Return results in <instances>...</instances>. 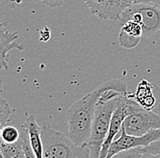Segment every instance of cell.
I'll use <instances>...</instances> for the list:
<instances>
[{
  "mask_svg": "<svg viewBox=\"0 0 160 158\" xmlns=\"http://www.w3.org/2000/svg\"><path fill=\"white\" fill-rule=\"evenodd\" d=\"M143 150L144 153H148L158 158H160V139L152 142L147 146H144Z\"/></svg>",
  "mask_w": 160,
  "mask_h": 158,
  "instance_id": "e0dca14e",
  "label": "cell"
},
{
  "mask_svg": "<svg viewBox=\"0 0 160 158\" xmlns=\"http://www.w3.org/2000/svg\"><path fill=\"white\" fill-rule=\"evenodd\" d=\"M41 1H43L45 4L48 5L52 7H58L62 5L64 0H41Z\"/></svg>",
  "mask_w": 160,
  "mask_h": 158,
  "instance_id": "d6986e66",
  "label": "cell"
},
{
  "mask_svg": "<svg viewBox=\"0 0 160 158\" xmlns=\"http://www.w3.org/2000/svg\"><path fill=\"white\" fill-rule=\"evenodd\" d=\"M51 37V33H50V30L48 29V27H44V29L41 30L40 32V39L41 41H44V42H47L48 41V39Z\"/></svg>",
  "mask_w": 160,
  "mask_h": 158,
  "instance_id": "ac0fdd59",
  "label": "cell"
},
{
  "mask_svg": "<svg viewBox=\"0 0 160 158\" xmlns=\"http://www.w3.org/2000/svg\"><path fill=\"white\" fill-rule=\"evenodd\" d=\"M127 134L141 136L153 129L160 128V116L138 106L124 121Z\"/></svg>",
  "mask_w": 160,
  "mask_h": 158,
  "instance_id": "5b68a950",
  "label": "cell"
},
{
  "mask_svg": "<svg viewBox=\"0 0 160 158\" xmlns=\"http://www.w3.org/2000/svg\"><path fill=\"white\" fill-rule=\"evenodd\" d=\"M1 141L6 144H15L20 139L21 132L16 126L6 125L1 127Z\"/></svg>",
  "mask_w": 160,
  "mask_h": 158,
  "instance_id": "7c38bea8",
  "label": "cell"
},
{
  "mask_svg": "<svg viewBox=\"0 0 160 158\" xmlns=\"http://www.w3.org/2000/svg\"><path fill=\"white\" fill-rule=\"evenodd\" d=\"M141 158H158L157 156L151 155V154H148V153H144V155L141 156Z\"/></svg>",
  "mask_w": 160,
  "mask_h": 158,
  "instance_id": "ffe728a7",
  "label": "cell"
},
{
  "mask_svg": "<svg viewBox=\"0 0 160 158\" xmlns=\"http://www.w3.org/2000/svg\"><path fill=\"white\" fill-rule=\"evenodd\" d=\"M24 126L28 130L29 137L30 146L33 149L36 157L44 158L43 155V141H42V128L38 124L36 117L34 116H28Z\"/></svg>",
  "mask_w": 160,
  "mask_h": 158,
  "instance_id": "30bf717a",
  "label": "cell"
},
{
  "mask_svg": "<svg viewBox=\"0 0 160 158\" xmlns=\"http://www.w3.org/2000/svg\"><path fill=\"white\" fill-rule=\"evenodd\" d=\"M18 37V33H11L7 29H5V27L3 24L0 26V45H1V54H0V68L1 69L8 70V65L7 61L8 54L11 49H19L23 50V46L16 42V40Z\"/></svg>",
  "mask_w": 160,
  "mask_h": 158,
  "instance_id": "ba28073f",
  "label": "cell"
},
{
  "mask_svg": "<svg viewBox=\"0 0 160 158\" xmlns=\"http://www.w3.org/2000/svg\"><path fill=\"white\" fill-rule=\"evenodd\" d=\"M104 90L103 84L74 103L68 110V136L78 146H87L89 142L96 109Z\"/></svg>",
  "mask_w": 160,
  "mask_h": 158,
  "instance_id": "6da1fadb",
  "label": "cell"
},
{
  "mask_svg": "<svg viewBox=\"0 0 160 158\" xmlns=\"http://www.w3.org/2000/svg\"><path fill=\"white\" fill-rule=\"evenodd\" d=\"M143 147L144 146L123 150L116 154L115 156H113L111 158H141V156L144 155Z\"/></svg>",
  "mask_w": 160,
  "mask_h": 158,
  "instance_id": "5bb4252c",
  "label": "cell"
},
{
  "mask_svg": "<svg viewBox=\"0 0 160 158\" xmlns=\"http://www.w3.org/2000/svg\"><path fill=\"white\" fill-rule=\"evenodd\" d=\"M153 86L147 80H142L139 83L137 92L135 94L128 93V96L129 98L135 100L141 107L147 110L152 111V109L156 106V97L152 92Z\"/></svg>",
  "mask_w": 160,
  "mask_h": 158,
  "instance_id": "9c48e42d",
  "label": "cell"
},
{
  "mask_svg": "<svg viewBox=\"0 0 160 158\" xmlns=\"http://www.w3.org/2000/svg\"><path fill=\"white\" fill-rule=\"evenodd\" d=\"M138 106H139V105L135 100L129 98L128 96V94H125L122 96L119 104L117 106L116 110L114 111V114L112 116L109 131L107 136V138L102 146L99 158L107 157L110 146L113 143V141L115 140V138L117 137V136L119 134L120 130L124 125L125 119L127 118L129 115H131Z\"/></svg>",
  "mask_w": 160,
  "mask_h": 158,
  "instance_id": "277c9868",
  "label": "cell"
},
{
  "mask_svg": "<svg viewBox=\"0 0 160 158\" xmlns=\"http://www.w3.org/2000/svg\"><path fill=\"white\" fill-rule=\"evenodd\" d=\"M41 128L44 158H90L88 146H78L68 136L48 126H43Z\"/></svg>",
  "mask_w": 160,
  "mask_h": 158,
  "instance_id": "7a4b0ae2",
  "label": "cell"
},
{
  "mask_svg": "<svg viewBox=\"0 0 160 158\" xmlns=\"http://www.w3.org/2000/svg\"><path fill=\"white\" fill-rule=\"evenodd\" d=\"M123 95L104 102H98L92 125L89 142L88 144L90 150V158L100 157L102 146L109 131L112 116L118 106Z\"/></svg>",
  "mask_w": 160,
  "mask_h": 158,
  "instance_id": "3957f363",
  "label": "cell"
},
{
  "mask_svg": "<svg viewBox=\"0 0 160 158\" xmlns=\"http://www.w3.org/2000/svg\"><path fill=\"white\" fill-rule=\"evenodd\" d=\"M126 11L139 14L144 37H151L160 30V7L154 3H138L128 7Z\"/></svg>",
  "mask_w": 160,
  "mask_h": 158,
  "instance_id": "52a82bcc",
  "label": "cell"
},
{
  "mask_svg": "<svg viewBox=\"0 0 160 158\" xmlns=\"http://www.w3.org/2000/svg\"><path fill=\"white\" fill-rule=\"evenodd\" d=\"M10 116H11V109H10L9 105L5 99L2 97L1 102H0V123H1V127L8 125V122L9 121Z\"/></svg>",
  "mask_w": 160,
  "mask_h": 158,
  "instance_id": "2e32d148",
  "label": "cell"
},
{
  "mask_svg": "<svg viewBox=\"0 0 160 158\" xmlns=\"http://www.w3.org/2000/svg\"><path fill=\"white\" fill-rule=\"evenodd\" d=\"M140 39L138 37H133L129 35L120 31L119 34V44L121 47H125V48H133L135 47H137L139 44Z\"/></svg>",
  "mask_w": 160,
  "mask_h": 158,
  "instance_id": "9a60e30c",
  "label": "cell"
},
{
  "mask_svg": "<svg viewBox=\"0 0 160 158\" xmlns=\"http://www.w3.org/2000/svg\"><path fill=\"white\" fill-rule=\"evenodd\" d=\"M0 151L1 155L5 158H26L21 136L19 140L15 144H6L1 141Z\"/></svg>",
  "mask_w": 160,
  "mask_h": 158,
  "instance_id": "8fae6325",
  "label": "cell"
},
{
  "mask_svg": "<svg viewBox=\"0 0 160 158\" xmlns=\"http://www.w3.org/2000/svg\"><path fill=\"white\" fill-rule=\"evenodd\" d=\"M1 158H5V157H4V156H3L1 155Z\"/></svg>",
  "mask_w": 160,
  "mask_h": 158,
  "instance_id": "7402d4cb",
  "label": "cell"
},
{
  "mask_svg": "<svg viewBox=\"0 0 160 158\" xmlns=\"http://www.w3.org/2000/svg\"><path fill=\"white\" fill-rule=\"evenodd\" d=\"M151 2L154 3L155 5H157L158 7H160V0H151Z\"/></svg>",
  "mask_w": 160,
  "mask_h": 158,
  "instance_id": "44dd1931",
  "label": "cell"
},
{
  "mask_svg": "<svg viewBox=\"0 0 160 158\" xmlns=\"http://www.w3.org/2000/svg\"><path fill=\"white\" fill-rule=\"evenodd\" d=\"M160 139V128L153 129L144 136H136L127 134L124 126L120 130L119 134L110 146L108 156L106 158H111L118 152L128 149L136 148L140 146H147L154 141Z\"/></svg>",
  "mask_w": 160,
  "mask_h": 158,
  "instance_id": "8992f818",
  "label": "cell"
},
{
  "mask_svg": "<svg viewBox=\"0 0 160 158\" xmlns=\"http://www.w3.org/2000/svg\"><path fill=\"white\" fill-rule=\"evenodd\" d=\"M120 31L129 35V36L133 37L141 38V37L143 36L142 26L140 25L139 23L135 22L133 20H128V21L125 22L124 24H122Z\"/></svg>",
  "mask_w": 160,
  "mask_h": 158,
  "instance_id": "4fadbf2b",
  "label": "cell"
}]
</instances>
